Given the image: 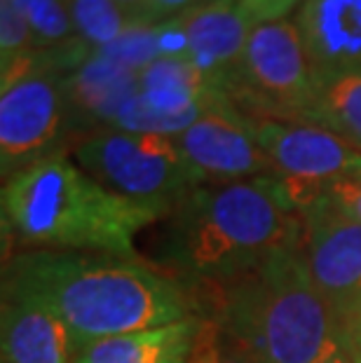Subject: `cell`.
<instances>
[{"instance_id":"cell-10","label":"cell","mask_w":361,"mask_h":363,"mask_svg":"<svg viewBox=\"0 0 361 363\" xmlns=\"http://www.w3.org/2000/svg\"><path fill=\"white\" fill-rule=\"evenodd\" d=\"M226 96L188 59H157L136 75V91L111 129L179 136Z\"/></svg>"},{"instance_id":"cell-6","label":"cell","mask_w":361,"mask_h":363,"mask_svg":"<svg viewBox=\"0 0 361 363\" xmlns=\"http://www.w3.org/2000/svg\"><path fill=\"white\" fill-rule=\"evenodd\" d=\"M73 160L118 195L169 208L188 190L204 183L179 141L162 134L96 129L80 138Z\"/></svg>"},{"instance_id":"cell-9","label":"cell","mask_w":361,"mask_h":363,"mask_svg":"<svg viewBox=\"0 0 361 363\" xmlns=\"http://www.w3.org/2000/svg\"><path fill=\"white\" fill-rule=\"evenodd\" d=\"M298 213L307 267L340 328L361 310V220L326 197Z\"/></svg>"},{"instance_id":"cell-11","label":"cell","mask_w":361,"mask_h":363,"mask_svg":"<svg viewBox=\"0 0 361 363\" xmlns=\"http://www.w3.org/2000/svg\"><path fill=\"white\" fill-rule=\"evenodd\" d=\"M181 150L204 183H233L274 176L253 122L228 96H221L179 136Z\"/></svg>"},{"instance_id":"cell-8","label":"cell","mask_w":361,"mask_h":363,"mask_svg":"<svg viewBox=\"0 0 361 363\" xmlns=\"http://www.w3.org/2000/svg\"><path fill=\"white\" fill-rule=\"evenodd\" d=\"M289 202L303 211L328 190L361 181V150L312 122L251 120Z\"/></svg>"},{"instance_id":"cell-19","label":"cell","mask_w":361,"mask_h":363,"mask_svg":"<svg viewBox=\"0 0 361 363\" xmlns=\"http://www.w3.org/2000/svg\"><path fill=\"white\" fill-rule=\"evenodd\" d=\"M26 19L38 50H61L82 43L75 33L68 0H14Z\"/></svg>"},{"instance_id":"cell-16","label":"cell","mask_w":361,"mask_h":363,"mask_svg":"<svg viewBox=\"0 0 361 363\" xmlns=\"http://www.w3.org/2000/svg\"><path fill=\"white\" fill-rule=\"evenodd\" d=\"M204 314L84 345L73 363H188Z\"/></svg>"},{"instance_id":"cell-17","label":"cell","mask_w":361,"mask_h":363,"mask_svg":"<svg viewBox=\"0 0 361 363\" xmlns=\"http://www.w3.org/2000/svg\"><path fill=\"white\" fill-rule=\"evenodd\" d=\"M303 122H312L361 150V73L317 80V94Z\"/></svg>"},{"instance_id":"cell-28","label":"cell","mask_w":361,"mask_h":363,"mask_svg":"<svg viewBox=\"0 0 361 363\" xmlns=\"http://www.w3.org/2000/svg\"><path fill=\"white\" fill-rule=\"evenodd\" d=\"M118 3H122L125 7H129V10H134L136 14H141V19H143V10H145V5H148V0H118ZM145 21V19H143Z\"/></svg>"},{"instance_id":"cell-2","label":"cell","mask_w":361,"mask_h":363,"mask_svg":"<svg viewBox=\"0 0 361 363\" xmlns=\"http://www.w3.org/2000/svg\"><path fill=\"white\" fill-rule=\"evenodd\" d=\"M165 218L157 260L186 286L218 289L303 239L301 213L277 176L195 185Z\"/></svg>"},{"instance_id":"cell-21","label":"cell","mask_w":361,"mask_h":363,"mask_svg":"<svg viewBox=\"0 0 361 363\" xmlns=\"http://www.w3.org/2000/svg\"><path fill=\"white\" fill-rule=\"evenodd\" d=\"M188 363H256V361L247 357L233 340L223 335V330L213 323V319L204 314L202 328L197 333Z\"/></svg>"},{"instance_id":"cell-29","label":"cell","mask_w":361,"mask_h":363,"mask_svg":"<svg viewBox=\"0 0 361 363\" xmlns=\"http://www.w3.org/2000/svg\"><path fill=\"white\" fill-rule=\"evenodd\" d=\"M211 3H213V0H211Z\"/></svg>"},{"instance_id":"cell-4","label":"cell","mask_w":361,"mask_h":363,"mask_svg":"<svg viewBox=\"0 0 361 363\" xmlns=\"http://www.w3.org/2000/svg\"><path fill=\"white\" fill-rule=\"evenodd\" d=\"M209 319L256 363H314L338 333L331 305L307 267L303 239L218 286Z\"/></svg>"},{"instance_id":"cell-25","label":"cell","mask_w":361,"mask_h":363,"mask_svg":"<svg viewBox=\"0 0 361 363\" xmlns=\"http://www.w3.org/2000/svg\"><path fill=\"white\" fill-rule=\"evenodd\" d=\"M314 363H355L348 352V345H345V340L340 337V333H335V337L324 347V352L319 354Z\"/></svg>"},{"instance_id":"cell-13","label":"cell","mask_w":361,"mask_h":363,"mask_svg":"<svg viewBox=\"0 0 361 363\" xmlns=\"http://www.w3.org/2000/svg\"><path fill=\"white\" fill-rule=\"evenodd\" d=\"M294 21L314 78L361 73V0H305Z\"/></svg>"},{"instance_id":"cell-15","label":"cell","mask_w":361,"mask_h":363,"mask_svg":"<svg viewBox=\"0 0 361 363\" xmlns=\"http://www.w3.org/2000/svg\"><path fill=\"white\" fill-rule=\"evenodd\" d=\"M136 75L139 73L132 68L91 52V57L78 71L66 75L73 127L84 131L82 136L113 127L122 106L134 96Z\"/></svg>"},{"instance_id":"cell-18","label":"cell","mask_w":361,"mask_h":363,"mask_svg":"<svg viewBox=\"0 0 361 363\" xmlns=\"http://www.w3.org/2000/svg\"><path fill=\"white\" fill-rule=\"evenodd\" d=\"M75 33L89 50H104L118 43L129 30L148 26L141 14L118 0H68Z\"/></svg>"},{"instance_id":"cell-22","label":"cell","mask_w":361,"mask_h":363,"mask_svg":"<svg viewBox=\"0 0 361 363\" xmlns=\"http://www.w3.org/2000/svg\"><path fill=\"white\" fill-rule=\"evenodd\" d=\"M242 14L251 21V26L267 24V21L289 19L298 12L305 0H235Z\"/></svg>"},{"instance_id":"cell-26","label":"cell","mask_w":361,"mask_h":363,"mask_svg":"<svg viewBox=\"0 0 361 363\" xmlns=\"http://www.w3.org/2000/svg\"><path fill=\"white\" fill-rule=\"evenodd\" d=\"M338 333L345 340H361V310L352 316L348 323H343V326L338 328Z\"/></svg>"},{"instance_id":"cell-5","label":"cell","mask_w":361,"mask_h":363,"mask_svg":"<svg viewBox=\"0 0 361 363\" xmlns=\"http://www.w3.org/2000/svg\"><path fill=\"white\" fill-rule=\"evenodd\" d=\"M73 113L66 75L52 50H33L0 71V172L12 179L30 164L61 155Z\"/></svg>"},{"instance_id":"cell-12","label":"cell","mask_w":361,"mask_h":363,"mask_svg":"<svg viewBox=\"0 0 361 363\" xmlns=\"http://www.w3.org/2000/svg\"><path fill=\"white\" fill-rule=\"evenodd\" d=\"M188 43V61L226 94L251 35V21L235 0H213L179 14Z\"/></svg>"},{"instance_id":"cell-20","label":"cell","mask_w":361,"mask_h":363,"mask_svg":"<svg viewBox=\"0 0 361 363\" xmlns=\"http://www.w3.org/2000/svg\"><path fill=\"white\" fill-rule=\"evenodd\" d=\"M33 50H38L35 38L14 0H0V71L17 64Z\"/></svg>"},{"instance_id":"cell-14","label":"cell","mask_w":361,"mask_h":363,"mask_svg":"<svg viewBox=\"0 0 361 363\" xmlns=\"http://www.w3.org/2000/svg\"><path fill=\"white\" fill-rule=\"evenodd\" d=\"M80 350V340L48 305L33 298L3 296V363H73Z\"/></svg>"},{"instance_id":"cell-27","label":"cell","mask_w":361,"mask_h":363,"mask_svg":"<svg viewBox=\"0 0 361 363\" xmlns=\"http://www.w3.org/2000/svg\"><path fill=\"white\" fill-rule=\"evenodd\" d=\"M343 337V335H340ZM345 340V337H343ZM345 345H348V352L355 363H361V340H345Z\"/></svg>"},{"instance_id":"cell-7","label":"cell","mask_w":361,"mask_h":363,"mask_svg":"<svg viewBox=\"0 0 361 363\" xmlns=\"http://www.w3.org/2000/svg\"><path fill=\"white\" fill-rule=\"evenodd\" d=\"M317 94L310 57L294 19L258 24L226 96L251 120L303 122Z\"/></svg>"},{"instance_id":"cell-24","label":"cell","mask_w":361,"mask_h":363,"mask_svg":"<svg viewBox=\"0 0 361 363\" xmlns=\"http://www.w3.org/2000/svg\"><path fill=\"white\" fill-rule=\"evenodd\" d=\"M324 197L328 199V202H333L340 211L352 216V218L361 220V181L335 185V188L328 190Z\"/></svg>"},{"instance_id":"cell-23","label":"cell","mask_w":361,"mask_h":363,"mask_svg":"<svg viewBox=\"0 0 361 363\" xmlns=\"http://www.w3.org/2000/svg\"><path fill=\"white\" fill-rule=\"evenodd\" d=\"M204 3H211V0H148L143 10V19L145 24H160V21L174 19Z\"/></svg>"},{"instance_id":"cell-3","label":"cell","mask_w":361,"mask_h":363,"mask_svg":"<svg viewBox=\"0 0 361 363\" xmlns=\"http://www.w3.org/2000/svg\"><path fill=\"white\" fill-rule=\"evenodd\" d=\"M0 211L5 237L26 251H84L139 258L136 235L172 208L118 195L61 152L7 179Z\"/></svg>"},{"instance_id":"cell-1","label":"cell","mask_w":361,"mask_h":363,"mask_svg":"<svg viewBox=\"0 0 361 363\" xmlns=\"http://www.w3.org/2000/svg\"><path fill=\"white\" fill-rule=\"evenodd\" d=\"M3 296L33 298L80 345L202 314L186 284L141 258L84 251H19L5 262Z\"/></svg>"}]
</instances>
